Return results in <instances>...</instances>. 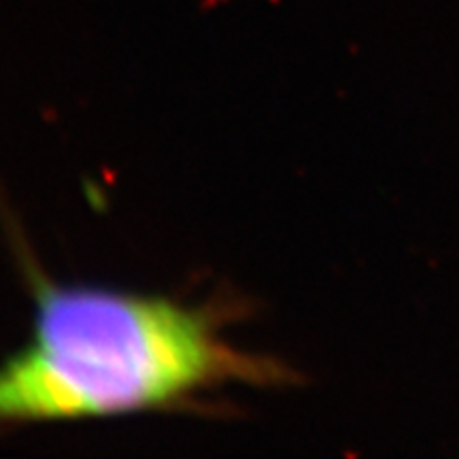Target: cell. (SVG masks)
Segmentation results:
<instances>
[{"label":"cell","instance_id":"obj_1","mask_svg":"<svg viewBox=\"0 0 459 459\" xmlns=\"http://www.w3.org/2000/svg\"><path fill=\"white\" fill-rule=\"evenodd\" d=\"M279 361L223 341L203 308L100 287H37L34 338L0 366V419L156 411L223 383L277 385Z\"/></svg>","mask_w":459,"mask_h":459}]
</instances>
